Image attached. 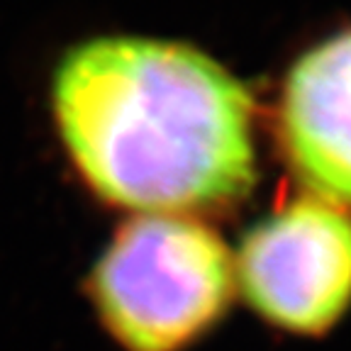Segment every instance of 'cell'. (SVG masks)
Here are the masks:
<instances>
[{"label":"cell","mask_w":351,"mask_h":351,"mask_svg":"<svg viewBox=\"0 0 351 351\" xmlns=\"http://www.w3.org/2000/svg\"><path fill=\"white\" fill-rule=\"evenodd\" d=\"M54 110L83 178L115 205L217 208L256 181L252 95L186 44H81L56 71Z\"/></svg>","instance_id":"6da1fadb"},{"label":"cell","mask_w":351,"mask_h":351,"mask_svg":"<svg viewBox=\"0 0 351 351\" xmlns=\"http://www.w3.org/2000/svg\"><path fill=\"white\" fill-rule=\"evenodd\" d=\"M234 261L217 232L176 215H142L117 230L88 293L122 351H188L227 315Z\"/></svg>","instance_id":"7a4b0ae2"},{"label":"cell","mask_w":351,"mask_h":351,"mask_svg":"<svg viewBox=\"0 0 351 351\" xmlns=\"http://www.w3.org/2000/svg\"><path fill=\"white\" fill-rule=\"evenodd\" d=\"M234 283L254 313L293 337H322L351 307V217L298 200L241 239Z\"/></svg>","instance_id":"3957f363"},{"label":"cell","mask_w":351,"mask_h":351,"mask_svg":"<svg viewBox=\"0 0 351 351\" xmlns=\"http://www.w3.org/2000/svg\"><path fill=\"white\" fill-rule=\"evenodd\" d=\"M280 132L300 181L319 200L351 205V29L293 66Z\"/></svg>","instance_id":"277c9868"}]
</instances>
